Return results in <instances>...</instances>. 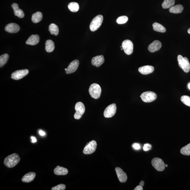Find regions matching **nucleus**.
I'll use <instances>...</instances> for the list:
<instances>
[{"label": "nucleus", "mask_w": 190, "mask_h": 190, "mask_svg": "<svg viewBox=\"0 0 190 190\" xmlns=\"http://www.w3.org/2000/svg\"><path fill=\"white\" fill-rule=\"evenodd\" d=\"M20 157L17 154H13L8 156L4 160V165L8 168L14 167L19 162Z\"/></svg>", "instance_id": "f257e3e1"}, {"label": "nucleus", "mask_w": 190, "mask_h": 190, "mask_svg": "<svg viewBox=\"0 0 190 190\" xmlns=\"http://www.w3.org/2000/svg\"><path fill=\"white\" fill-rule=\"evenodd\" d=\"M103 21L102 15H98L93 19L90 25V29L93 32L98 30L101 26Z\"/></svg>", "instance_id": "f03ea898"}, {"label": "nucleus", "mask_w": 190, "mask_h": 190, "mask_svg": "<svg viewBox=\"0 0 190 190\" xmlns=\"http://www.w3.org/2000/svg\"><path fill=\"white\" fill-rule=\"evenodd\" d=\"M177 60L179 67L185 72L188 73L190 70V64L187 57H183L182 55H179L177 57Z\"/></svg>", "instance_id": "7ed1b4c3"}, {"label": "nucleus", "mask_w": 190, "mask_h": 190, "mask_svg": "<svg viewBox=\"0 0 190 190\" xmlns=\"http://www.w3.org/2000/svg\"><path fill=\"white\" fill-rule=\"evenodd\" d=\"M89 92L91 97L95 99H98L101 96V89L99 85L96 84H92L89 89Z\"/></svg>", "instance_id": "20e7f679"}, {"label": "nucleus", "mask_w": 190, "mask_h": 190, "mask_svg": "<svg viewBox=\"0 0 190 190\" xmlns=\"http://www.w3.org/2000/svg\"><path fill=\"white\" fill-rule=\"evenodd\" d=\"M140 97L142 101L147 103L155 101L157 96L156 94L153 92L147 91L142 93Z\"/></svg>", "instance_id": "39448f33"}, {"label": "nucleus", "mask_w": 190, "mask_h": 190, "mask_svg": "<svg viewBox=\"0 0 190 190\" xmlns=\"http://www.w3.org/2000/svg\"><path fill=\"white\" fill-rule=\"evenodd\" d=\"M152 164L153 167L159 172H162L165 169L166 167L164 162L159 158H154L152 160Z\"/></svg>", "instance_id": "423d86ee"}, {"label": "nucleus", "mask_w": 190, "mask_h": 190, "mask_svg": "<svg viewBox=\"0 0 190 190\" xmlns=\"http://www.w3.org/2000/svg\"><path fill=\"white\" fill-rule=\"evenodd\" d=\"M76 112L74 115V117L76 119H79L85 112V108L84 103L79 102L76 103L75 106Z\"/></svg>", "instance_id": "0eeeda50"}, {"label": "nucleus", "mask_w": 190, "mask_h": 190, "mask_svg": "<svg viewBox=\"0 0 190 190\" xmlns=\"http://www.w3.org/2000/svg\"><path fill=\"white\" fill-rule=\"evenodd\" d=\"M97 147V143L96 141L93 140L88 142L85 146L83 153L86 155H89L93 153L96 150Z\"/></svg>", "instance_id": "6e6552de"}, {"label": "nucleus", "mask_w": 190, "mask_h": 190, "mask_svg": "<svg viewBox=\"0 0 190 190\" xmlns=\"http://www.w3.org/2000/svg\"><path fill=\"white\" fill-rule=\"evenodd\" d=\"M122 47L127 55H130L133 52V43L130 40H126L123 41L122 43Z\"/></svg>", "instance_id": "1a4fd4ad"}, {"label": "nucleus", "mask_w": 190, "mask_h": 190, "mask_svg": "<svg viewBox=\"0 0 190 190\" xmlns=\"http://www.w3.org/2000/svg\"><path fill=\"white\" fill-rule=\"evenodd\" d=\"M117 111V106L115 103L109 105L105 109L103 113L105 117L110 118L112 117L116 114Z\"/></svg>", "instance_id": "9d476101"}, {"label": "nucleus", "mask_w": 190, "mask_h": 190, "mask_svg": "<svg viewBox=\"0 0 190 190\" xmlns=\"http://www.w3.org/2000/svg\"><path fill=\"white\" fill-rule=\"evenodd\" d=\"M29 72V71L27 69L16 71L12 74L11 78L15 80H19L27 75Z\"/></svg>", "instance_id": "9b49d317"}, {"label": "nucleus", "mask_w": 190, "mask_h": 190, "mask_svg": "<svg viewBox=\"0 0 190 190\" xmlns=\"http://www.w3.org/2000/svg\"><path fill=\"white\" fill-rule=\"evenodd\" d=\"M5 31L10 33H16L19 31V26L17 24L11 23L7 25L5 28Z\"/></svg>", "instance_id": "f8f14e48"}, {"label": "nucleus", "mask_w": 190, "mask_h": 190, "mask_svg": "<svg viewBox=\"0 0 190 190\" xmlns=\"http://www.w3.org/2000/svg\"><path fill=\"white\" fill-rule=\"evenodd\" d=\"M117 175L120 182L124 183L126 182L127 180V175L121 168L119 167H117L115 168Z\"/></svg>", "instance_id": "ddd939ff"}, {"label": "nucleus", "mask_w": 190, "mask_h": 190, "mask_svg": "<svg viewBox=\"0 0 190 190\" xmlns=\"http://www.w3.org/2000/svg\"><path fill=\"white\" fill-rule=\"evenodd\" d=\"M162 47L161 42L158 40L154 41L149 45L148 50L151 52H154L160 50Z\"/></svg>", "instance_id": "4468645a"}, {"label": "nucleus", "mask_w": 190, "mask_h": 190, "mask_svg": "<svg viewBox=\"0 0 190 190\" xmlns=\"http://www.w3.org/2000/svg\"><path fill=\"white\" fill-rule=\"evenodd\" d=\"M79 60H76L73 61L69 64L66 71V73L67 74L72 73L77 70L79 67Z\"/></svg>", "instance_id": "2eb2a0df"}, {"label": "nucleus", "mask_w": 190, "mask_h": 190, "mask_svg": "<svg viewBox=\"0 0 190 190\" xmlns=\"http://www.w3.org/2000/svg\"><path fill=\"white\" fill-rule=\"evenodd\" d=\"M105 61L104 57L102 55H98L93 57L92 60V64L96 67H99Z\"/></svg>", "instance_id": "dca6fc26"}, {"label": "nucleus", "mask_w": 190, "mask_h": 190, "mask_svg": "<svg viewBox=\"0 0 190 190\" xmlns=\"http://www.w3.org/2000/svg\"><path fill=\"white\" fill-rule=\"evenodd\" d=\"M154 68L151 66H145L140 67L138 68V71L141 74L147 75L152 73L154 72Z\"/></svg>", "instance_id": "f3484780"}, {"label": "nucleus", "mask_w": 190, "mask_h": 190, "mask_svg": "<svg viewBox=\"0 0 190 190\" xmlns=\"http://www.w3.org/2000/svg\"><path fill=\"white\" fill-rule=\"evenodd\" d=\"M40 37L37 35H33L31 36L28 40L27 41L26 43L27 45H37L40 41Z\"/></svg>", "instance_id": "a211bd4d"}, {"label": "nucleus", "mask_w": 190, "mask_h": 190, "mask_svg": "<svg viewBox=\"0 0 190 190\" xmlns=\"http://www.w3.org/2000/svg\"><path fill=\"white\" fill-rule=\"evenodd\" d=\"M12 7L14 10L15 16H17L20 18H23L24 16V13L22 10L19 8L18 5L16 3H13L12 5Z\"/></svg>", "instance_id": "6ab92c4d"}, {"label": "nucleus", "mask_w": 190, "mask_h": 190, "mask_svg": "<svg viewBox=\"0 0 190 190\" xmlns=\"http://www.w3.org/2000/svg\"><path fill=\"white\" fill-rule=\"evenodd\" d=\"M36 174L35 173H28L23 176L22 181L23 182L29 183L33 180Z\"/></svg>", "instance_id": "aec40b11"}, {"label": "nucleus", "mask_w": 190, "mask_h": 190, "mask_svg": "<svg viewBox=\"0 0 190 190\" xmlns=\"http://www.w3.org/2000/svg\"><path fill=\"white\" fill-rule=\"evenodd\" d=\"M68 171L67 168L57 166L54 169V173L57 175H64L68 173Z\"/></svg>", "instance_id": "412c9836"}, {"label": "nucleus", "mask_w": 190, "mask_h": 190, "mask_svg": "<svg viewBox=\"0 0 190 190\" xmlns=\"http://www.w3.org/2000/svg\"><path fill=\"white\" fill-rule=\"evenodd\" d=\"M184 10V7L181 4L176 5L169 8V11L170 13H182Z\"/></svg>", "instance_id": "4be33fe9"}, {"label": "nucleus", "mask_w": 190, "mask_h": 190, "mask_svg": "<svg viewBox=\"0 0 190 190\" xmlns=\"http://www.w3.org/2000/svg\"><path fill=\"white\" fill-rule=\"evenodd\" d=\"M45 50L48 52H53L55 49V45L52 40H49L46 41L45 43Z\"/></svg>", "instance_id": "5701e85b"}, {"label": "nucleus", "mask_w": 190, "mask_h": 190, "mask_svg": "<svg viewBox=\"0 0 190 190\" xmlns=\"http://www.w3.org/2000/svg\"><path fill=\"white\" fill-rule=\"evenodd\" d=\"M42 14L40 12H37L32 15V21L34 23H36L39 22L42 19Z\"/></svg>", "instance_id": "b1692460"}, {"label": "nucleus", "mask_w": 190, "mask_h": 190, "mask_svg": "<svg viewBox=\"0 0 190 190\" xmlns=\"http://www.w3.org/2000/svg\"><path fill=\"white\" fill-rule=\"evenodd\" d=\"M49 30L52 35H54L55 36L58 35L59 33L58 27L54 24H51L49 27Z\"/></svg>", "instance_id": "393cba45"}, {"label": "nucleus", "mask_w": 190, "mask_h": 190, "mask_svg": "<svg viewBox=\"0 0 190 190\" xmlns=\"http://www.w3.org/2000/svg\"><path fill=\"white\" fill-rule=\"evenodd\" d=\"M154 30L161 33H164L166 31V29L160 24L155 22L152 24Z\"/></svg>", "instance_id": "a878e982"}, {"label": "nucleus", "mask_w": 190, "mask_h": 190, "mask_svg": "<svg viewBox=\"0 0 190 190\" xmlns=\"http://www.w3.org/2000/svg\"><path fill=\"white\" fill-rule=\"evenodd\" d=\"M175 3V0H164L162 5V8L164 9L170 8L174 6Z\"/></svg>", "instance_id": "bb28decb"}, {"label": "nucleus", "mask_w": 190, "mask_h": 190, "mask_svg": "<svg viewBox=\"0 0 190 190\" xmlns=\"http://www.w3.org/2000/svg\"><path fill=\"white\" fill-rule=\"evenodd\" d=\"M68 8L72 12H77L79 9V5L77 3L71 2L68 4Z\"/></svg>", "instance_id": "cd10ccee"}, {"label": "nucleus", "mask_w": 190, "mask_h": 190, "mask_svg": "<svg viewBox=\"0 0 190 190\" xmlns=\"http://www.w3.org/2000/svg\"><path fill=\"white\" fill-rule=\"evenodd\" d=\"M9 55L7 54H3L0 57V67L1 68L4 66L7 62Z\"/></svg>", "instance_id": "c85d7f7f"}, {"label": "nucleus", "mask_w": 190, "mask_h": 190, "mask_svg": "<svg viewBox=\"0 0 190 190\" xmlns=\"http://www.w3.org/2000/svg\"><path fill=\"white\" fill-rule=\"evenodd\" d=\"M180 152L183 155H190V143L183 147L181 149Z\"/></svg>", "instance_id": "c756f323"}, {"label": "nucleus", "mask_w": 190, "mask_h": 190, "mask_svg": "<svg viewBox=\"0 0 190 190\" xmlns=\"http://www.w3.org/2000/svg\"><path fill=\"white\" fill-rule=\"evenodd\" d=\"M128 20V17L126 16H121L117 19V23L118 24H123L127 22Z\"/></svg>", "instance_id": "7c9ffc66"}, {"label": "nucleus", "mask_w": 190, "mask_h": 190, "mask_svg": "<svg viewBox=\"0 0 190 190\" xmlns=\"http://www.w3.org/2000/svg\"><path fill=\"white\" fill-rule=\"evenodd\" d=\"M181 101L186 105L190 107V97L187 96H183L181 98Z\"/></svg>", "instance_id": "2f4dec72"}, {"label": "nucleus", "mask_w": 190, "mask_h": 190, "mask_svg": "<svg viewBox=\"0 0 190 190\" xmlns=\"http://www.w3.org/2000/svg\"><path fill=\"white\" fill-rule=\"evenodd\" d=\"M66 188L65 185L60 184L57 186L54 187L52 188V190H64Z\"/></svg>", "instance_id": "473e14b6"}, {"label": "nucleus", "mask_w": 190, "mask_h": 190, "mask_svg": "<svg viewBox=\"0 0 190 190\" xmlns=\"http://www.w3.org/2000/svg\"><path fill=\"white\" fill-rule=\"evenodd\" d=\"M152 146L150 144L147 143L145 144L143 147V149L145 152H147L152 149Z\"/></svg>", "instance_id": "72a5a7b5"}, {"label": "nucleus", "mask_w": 190, "mask_h": 190, "mask_svg": "<svg viewBox=\"0 0 190 190\" xmlns=\"http://www.w3.org/2000/svg\"><path fill=\"white\" fill-rule=\"evenodd\" d=\"M132 147L135 150H138L140 149V144L137 143H135L132 145Z\"/></svg>", "instance_id": "f704fd0d"}, {"label": "nucleus", "mask_w": 190, "mask_h": 190, "mask_svg": "<svg viewBox=\"0 0 190 190\" xmlns=\"http://www.w3.org/2000/svg\"><path fill=\"white\" fill-rule=\"evenodd\" d=\"M134 190H143V188L140 185H138L134 189Z\"/></svg>", "instance_id": "c9c22d12"}, {"label": "nucleus", "mask_w": 190, "mask_h": 190, "mask_svg": "<svg viewBox=\"0 0 190 190\" xmlns=\"http://www.w3.org/2000/svg\"><path fill=\"white\" fill-rule=\"evenodd\" d=\"M31 142H33V143H35L37 142V140L36 137L34 136H31Z\"/></svg>", "instance_id": "e433bc0d"}, {"label": "nucleus", "mask_w": 190, "mask_h": 190, "mask_svg": "<svg viewBox=\"0 0 190 190\" xmlns=\"http://www.w3.org/2000/svg\"><path fill=\"white\" fill-rule=\"evenodd\" d=\"M39 134L41 136H45V132L42 130H40L39 131Z\"/></svg>", "instance_id": "4c0bfd02"}, {"label": "nucleus", "mask_w": 190, "mask_h": 190, "mask_svg": "<svg viewBox=\"0 0 190 190\" xmlns=\"http://www.w3.org/2000/svg\"><path fill=\"white\" fill-rule=\"evenodd\" d=\"M145 184V183L143 181H141L140 183V185L143 187Z\"/></svg>", "instance_id": "58836bf2"}, {"label": "nucleus", "mask_w": 190, "mask_h": 190, "mask_svg": "<svg viewBox=\"0 0 190 190\" xmlns=\"http://www.w3.org/2000/svg\"><path fill=\"white\" fill-rule=\"evenodd\" d=\"M188 34H190V28L189 29H188Z\"/></svg>", "instance_id": "ea45409f"}, {"label": "nucleus", "mask_w": 190, "mask_h": 190, "mask_svg": "<svg viewBox=\"0 0 190 190\" xmlns=\"http://www.w3.org/2000/svg\"><path fill=\"white\" fill-rule=\"evenodd\" d=\"M188 89H190V83H189V84L188 85Z\"/></svg>", "instance_id": "a19ab883"}, {"label": "nucleus", "mask_w": 190, "mask_h": 190, "mask_svg": "<svg viewBox=\"0 0 190 190\" xmlns=\"http://www.w3.org/2000/svg\"><path fill=\"white\" fill-rule=\"evenodd\" d=\"M165 167H168V165H167V164H166V165H165Z\"/></svg>", "instance_id": "79ce46f5"}, {"label": "nucleus", "mask_w": 190, "mask_h": 190, "mask_svg": "<svg viewBox=\"0 0 190 190\" xmlns=\"http://www.w3.org/2000/svg\"><path fill=\"white\" fill-rule=\"evenodd\" d=\"M67 68H65V71H67Z\"/></svg>", "instance_id": "37998d69"}]
</instances>
